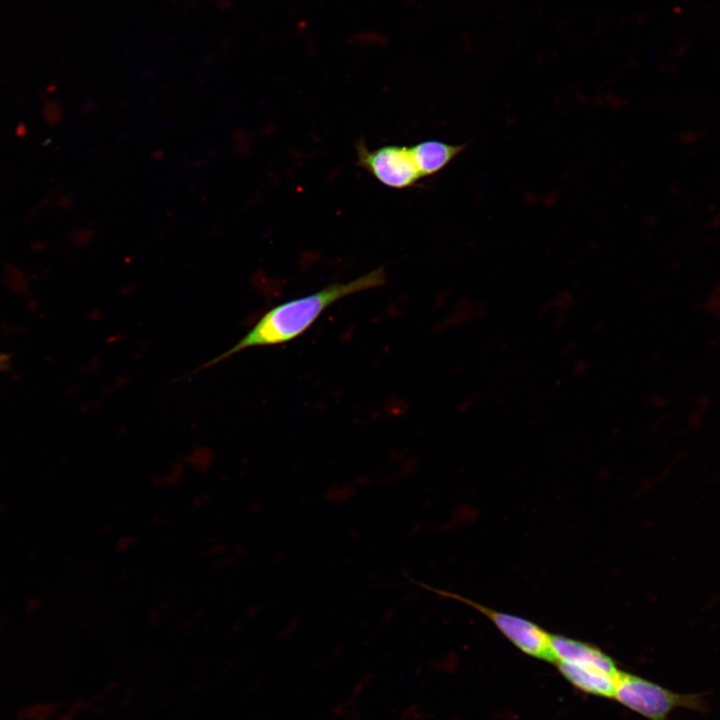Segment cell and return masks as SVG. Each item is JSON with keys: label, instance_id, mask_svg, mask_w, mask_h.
I'll return each instance as SVG.
<instances>
[{"label": "cell", "instance_id": "cell-1", "mask_svg": "<svg viewBox=\"0 0 720 720\" xmlns=\"http://www.w3.org/2000/svg\"><path fill=\"white\" fill-rule=\"evenodd\" d=\"M385 280L384 268L379 267L351 281L332 283L308 295L277 304L264 313L230 349L203 367H211L246 349L290 342L304 334L333 304L382 286Z\"/></svg>", "mask_w": 720, "mask_h": 720}, {"label": "cell", "instance_id": "cell-2", "mask_svg": "<svg viewBox=\"0 0 720 720\" xmlns=\"http://www.w3.org/2000/svg\"><path fill=\"white\" fill-rule=\"evenodd\" d=\"M613 698L649 720H668L677 708L701 712L706 707L701 695L676 693L621 670L615 678Z\"/></svg>", "mask_w": 720, "mask_h": 720}, {"label": "cell", "instance_id": "cell-3", "mask_svg": "<svg viewBox=\"0 0 720 720\" xmlns=\"http://www.w3.org/2000/svg\"><path fill=\"white\" fill-rule=\"evenodd\" d=\"M414 583L439 596L449 597L471 606L490 619L500 632L521 651L532 657L555 664L551 646L552 634L547 633L537 624L515 615L493 610L460 595L432 588L421 582L414 581Z\"/></svg>", "mask_w": 720, "mask_h": 720}, {"label": "cell", "instance_id": "cell-4", "mask_svg": "<svg viewBox=\"0 0 720 720\" xmlns=\"http://www.w3.org/2000/svg\"><path fill=\"white\" fill-rule=\"evenodd\" d=\"M356 154L358 165L387 187L407 188L421 178L410 147L387 145L370 150L360 141L356 145Z\"/></svg>", "mask_w": 720, "mask_h": 720}, {"label": "cell", "instance_id": "cell-5", "mask_svg": "<svg viewBox=\"0 0 720 720\" xmlns=\"http://www.w3.org/2000/svg\"><path fill=\"white\" fill-rule=\"evenodd\" d=\"M555 663L569 662L592 667L616 676L619 669L614 661L600 649L563 636L551 635Z\"/></svg>", "mask_w": 720, "mask_h": 720}, {"label": "cell", "instance_id": "cell-6", "mask_svg": "<svg viewBox=\"0 0 720 720\" xmlns=\"http://www.w3.org/2000/svg\"><path fill=\"white\" fill-rule=\"evenodd\" d=\"M465 144H450L440 140H425L410 147L421 178L443 170L465 150Z\"/></svg>", "mask_w": 720, "mask_h": 720}, {"label": "cell", "instance_id": "cell-7", "mask_svg": "<svg viewBox=\"0 0 720 720\" xmlns=\"http://www.w3.org/2000/svg\"><path fill=\"white\" fill-rule=\"evenodd\" d=\"M555 664L565 678L577 688L597 696L613 698L616 676L596 668L569 662L559 661Z\"/></svg>", "mask_w": 720, "mask_h": 720}, {"label": "cell", "instance_id": "cell-8", "mask_svg": "<svg viewBox=\"0 0 720 720\" xmlns=\"http://www.w3.org/2000/svg\"><path fill=\"white\" fill-rule=\"evenodd\" d=\"M574 296L569 291H561L554 298L546 302L541 310L540 314L544 315L551 308H556L558 311L567 313L574 305Z\"/></svg>", "mask_w": 720, "mask_h": 720}, {"label": "cell", "instance_id": "cell-9", "mask_svg": "<svg viewBox=\"0 0 720 720\" xmlns=\"http://www.w3.org/2000/svg\"><path fill=\"white\" fill-rule=\"evenodd\" d=\"M60 106L54 101H48L43 108V117L49 124H56L61 120Z\"/></svg>", "mask_w": 720, "mask_h": 720}, {"label": "cell", "instance_id": "cell-10", "mask_svg": "<svg viewBox=\"0 0 720 720\" xmlns=\"http://www.w3.org/2000/svg\"><path fill=\"white\" fill-rule=\"evenodd\" d=\"M137 543V539L133 535H123L118 538L115 548L118 552H125L132 549Z\"/></svg>", "mask_w": 720, "mask_h": 720}, {"label": "cell", "instance_id": "cell-11", "mask_svg": "<svg viewBox=\"0 0 720 720\" xmlns=\"http://www.w3.org/2000/svg\"><path fill=\"white\" fill-rule=\"evenodd\" d=\"M571 370L574 375H584L590 370V363L585 359H578L573 362Z\"/></svg>", "mask_w": 720, "mask_h": 720}, {"label": "cell", "instance_id": "cell-12", "mask_svg": "<svg viewBox=\"0 0 720 720\" xmlns=\"http://www.w3.org/2000/svg\"><path fill=\"white\" fill-rule=\"evenodd\" d=\"M210 499V496L208 494H201L194 498L192 501V507L195 509H199L206 505Z\"/></svg>", "mask_w": 720, "mask_h": 720}, {"label": "cell", "instance_id": "cell-13", "mask_svg": "<svg viewBox=\"0 0 720 720\" xmlns=\"http://www.w3.org/2000/svg\"><path fill=\"white\" fill-rule=\"evenodd\" d=\"M577 342L571 341L566 343L561 350V354L565 357H568L574 353V351L577 349Z\"/></svg>", "mask_w": 720, "mask_h": 720}, {"label": "cell", "instance_id": "cell-14", "mask_svg": "<svg viewBox=\"0 0 720 720\" xmlns=\"http://www.w3.org/2000/svg\"><path fill=\"white\" fill-rule=\"evenodd\" d=\"M9 364V355L0 351V372L7 370L9 368Z\"/></svg>", "mask_w": 720, "mask_h": 720}, {"label": "cell", "instance_id": "cell-15", "mask_svg": "<svg viewBox=\"0 0 720 720\" xmlns=\"http://www.w3.org/2000/svg\"><path fill=\"white\" fill-rule=\"evenodd\" d=\"M565 316H566L565 312L558 311L556 313V315L554 316V320H553L554 327L560 328L565 321Z\"/></svg>", "mask_w": 720, "mask_h": 720}, {"label": "cell", "instance_id": "cell-16", "mask_svg": "<svg viewBox=\"0 0 720 720\" xmlns=\"http://www.w3.org/2000/svg\"><path fill=\"white\" fill-rule=\"evenodd\" d=\"M225 550H226L225 546H223L221 544H216L215 546H213L210 549V552L208 553V555H211V554L215 555L218 553H223Z\"/></svg>", "mask_w": 720, "mask_h": 720}, {"label": "cell", "instance_id": "cell-17", "mask_svg": "<svg viewBox=\"0 0 720 720\" xmlns=\"http://www.w3.org/2000/svg\"><path fill=\"white\" fill-rule=\"evenodd\" d=\"M27 134V127L25 124L21 123L16 128V135L19 137H25Z\"/></svg>", "mask_w": 720, "mask_h": 720}, {"label": "cell", "instance_id": "cell-18", "mask_svg": "<svg viewBox=\"0 0 720 720\" xmlns=\"http://www.w3.org/2000/svg\"><path fill=\"white\" fill-rule=\"evenodd\" d=\"M605 327L603 322H597L593 325V330L600 331Z\"/></svg>", "mask_w": 720, "mask_h": 720}]
</instances>
